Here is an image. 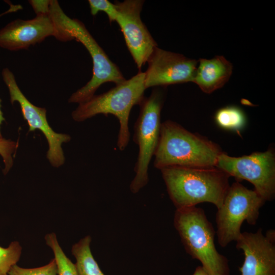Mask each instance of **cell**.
I'll use <instances>...</instances> for the list:
<instances>
[{
    "label": "cell",
    "instance_id": "cell-1",
    "mask_svg": "<svg viewBox=\"0 0 275 275\" xmlns=\"http://www.w3.org/2000/svg\"><path fill=\"white\" fill-rule=\"evenodd\" d=\"M48 14L56 27V39L63 42L74 39L80 42L88 51L93 62L91 79L70 96L68 100L69 103L85 102L95 95L102 84L112 82L117 85L126 80L118 67L109 59L85 24L77 19L68 16L58 1L50 0Z\"/></svg>",
    "mask_w": 275,
    "mask_h": 275
},
{
    "label": "cell",
    "instance_id": "cell-2",
    "mask_svg": "<svg viewBox=\"0 0 275 275\" xmlns=\"http://www.w3.org/2000/svg\"><path fill=\"white\" fill-rule=\"evenodd\" d=\"M160 170L176 209L203 202L212 203L218 209L230 186V176L216 167L171 166Z\"/></svg>",
    "mask_w": 275,
    "mask_h": 275
},
{
    "label": "cell",
    "instance_id": "cell-3",
    "mask_svg": "<svg viewBox=\"0 0 275 275\" xmlns=\"http://www.w3.org/2000/svg\"><path fill=\"white\" fill-rule=\"evenodd\" d=\"M222 153L213 142L167 120L161 124L153 164L159 170L171 166L216 167Z\"/></svg>",
    "mask_w": 275,
    "mask_h": 275
},
{
    "label": "cell",
    "instance_id": "cell-4",
    "mask_svg": "<svg viewBox=\"0 0 275 275\" xmlns=\"http://www.w3.org/2000/svg\"><path fill=\"white\" fill-rule=\"evenodd\" d=\"M144 80L145 73L139 71L108 91L94 95L88 101L78 104L71 113L72 118L80 122L98 114L115 116L120 124L117 147L120 151L124 150L130 139L128 121L131 109L135 105H139L145 97Z\"/></svg>",
    "mask_w": 275,
    "mask_h": 275
},
{
    "label": "cell",
    "instance_id": "cell-5",
    "mask_svg": "<svg viewBox=\"0 0 275 275\" xmlns=\"http://www.w3.org/2000/svg\"><path fill=\"white\" fill-rule=\"evenodd\" d=\"M174 223L186 252L200 261L209 275H229L228 260L216 249L215 232L203 209L196 206L176 209Z\"/></svg>",
    "mask_w": 275,
    "mask_h": 275
},
{
    "label": "cell",
    "instance_id": "cell-6",
    "mask_svg": "<svg viewBox=\"0 0 275 275\" xmlns=\"http://www.w3.org/2000/svg\"><path fill=\"white\" fill-rule=\"evenodd\" d=\"M163 98L162 92L155 89L148 97H144L139 104L140 111L134 125L133 138L139 149L134 169L135 175L130 185L133 193L139 191L148 182L149 163L159 139Z\"/></svg>",
    "mask_w": 275,
    "mask_h": 275
},
{
    "label": "cell",
    "instance_id": "cell-7",
    "mask_svg": "<svg viewBox=\"0 0 275 275\" xmlns=\"http://www.w3.org/2000/svg\"><path fill=\"white\" fill-rule=\"evenodd\" d=\"M265 202L255 190L247 188L238 181L230 186L216 214L219 244L226 247L231 241H236L241 233L243 221L255 225L259 210Z\"/></svg>",
    "mask_w": 275,
    "mask_h": 275
},
{
    "label": "cell",
    "instance_id": "cell-8",
    "mask_svg": "<svg viewBox=\"0 0 275 275\" xmlns=\"http://www.w3.org/2000/svg\"><path fill=\"white\" fill-rule=\"evenodd\" d=\"M216 167L237 180L251 182L255 190L265 201L275 195V154L272 148L263 152L232 157L222 152Z\"/></svg>",
    "mask_w": 275,
    "mask_h": 275
},
{
    "label": "cell",
    "instance_id": "cell-9",
    "mask_svg": "<svg viewBox=\"0 0 275 275\" xmlns=\"http://www.w3.org/2000/svg\"><path fill=\"white\" fill-rule=\"evenodd\" d=\"M3 80L10 95V102H17L20 106L22 115L29 126V131L39 130L44 134L47 142L48 148L46 158L51 166L59 168L65 161L62 145L69 142L71 136L68 134L55 132L49 125L46 117V109L37 106L32 103L24 95L17 84L13 73L7 68L3 69Z\"/></svg>",
    "mask_w": 275,
    "mask_h": 275
},
{
    "label": "cell",
    "instance_id": "cell-10",
    "mask_svg": "<svg viewBox=\"0 0 275 275\" xmlns=\"http://www.w3.org/2000/svg\"><path fill=\"white\" fill-rule=\"evenodd\" d=\"M144 1H116L118 14L116 21L119 25L127 47L140 70L147 62L157 44L142 21L141 13Z\"/></svg>",
    "mask_w": 275,
    "mask_h": 275
},
{
    "label": "cell",
    "instance_id": "cell-11",
    "mask_svg": "<svg viewBox=\"0 0 275 275\" xmlns=\"http://www.w3.org/2000/svg\"><path fill=\"white\" fill-rule=\"evenodd\" d=\"M145 73L146 89L193 82L198 61L156 47L148 58Z\"/></svg>",
    "mask_w": 275,
    "mask_h": 275
},
{
    "label": "cell",
    "instance_id": "cell-12",
    "mask_svg": "<svg viewBox=\"0 0 275 275\" xmlns=\"http://www.w3.org/2000/svg\"><path fill=\"white\" fill-rule=\"evenodd\" d=\"M236 247L244 255L241 275H275V231L264 235L261 228L255 233L243 232L237 239Z\"/></svg>",
    "mask_w": 275,
    "mask_h": 275
},
{
    "label": "cell",
    "instance_id": "cell-13",
    "mask_svg": "<svg viewBox=\"0 0 275 275\" xmlns=\"http://www.w3.org/2000/svg\"><path fill=\"white\" fill-rule=\"evenodd\" d=\"M57 33L49 14L29 20L17 19L0 29V47L10 51L26 49L49 36L56 37Z\"/></svg>",
    "mask_w": 275,
    "mask_h": 275
},
{
    "label": "cell",
    "instance_id": "cell-14",
    "mask_svg": "<svg viewBox=\"0 0 275 275\" xmlns=\"http://www.w3.org/2000/svg\"><path fill=\"white\" fill-rule=\"evenodd\" d=\"M233 71L231 63L222 56L198 61L193 82L204 93L209 94L228 81Z\"/></svg>",
    "mask_w": 275,
    "mask_h": 275
},
{
    "label": "cell",
    "instance_id": "cell-15",
    "mask_svg": "<svg viewBox=\"0 0 275 275\" xmlns=\"http://www.w3.org/2000/svg\"><path fill=\"white\" fill-rule=\"evenodd\" d=\"M91 237L87 235L74 244L72 254L76 260L78 275H104L95 260L90 249Z\"/></svg>",
    "mask_w": 275,
    "mask_h": 275
},
{
    "label": "cell",
    "instance_id": "cell-16",
    "mask_svg": "<svg viewBox=\"0 0 275 275\" xmlns=\"http://www.w3.org/2000/svg\"><path fill=\"white\" fill-rule=\"evenodd\" d=\"M46 244L52 250L57 267V275H78L75 264L66 255L56 234L49 233L45 236Z\"/></svg>",
    "mask_w": 275,
    "mask_h": 275
},
{
    "label": "cell",
    "instance_id": "cell-17",
    "mask_svg": "<svg viewBox=\"0 0 275 275\" xmlns=\"http://www.w3.org/2000/svg\"><path fill=\"white\" fill-rule=\"evenodd\" d=\"M216 123L221 127L234 130L242 129L246 121L243 111L236 106H228L218 109L215 115Z\"/></svg>",
    "mask_w": 275,
    "mask_h": 275
},
{
    "label": "cell",
    "instance_id": "cell-18",
    "mask_svg": "<svg viewBox=\"0 0 275 275\" xmlns=\"http://www.w3.org/2000/svg\"><path fill=\"white\" fill-rule=\"evenodd\" d=\"M22 249L17 241H12L7 248L0 246V275H8L11 267L19 261Z\"/></svg>",
    "mask_w": 275,
    "mask_h": 275
},
{
    "label": "cell",
    "instance_id": "cell-19",
    "mask_svg": "<svg viewBox=\"0 0 275 275\" xmlns=\"http://www.w3.org/2000/svg\"><path fill=\"white\" fill-rule=\"evenodd\" d=\"M19 146L18 141L0 138V156H1L4 167L3 172L6 175L13 166V158Z\"/></svg>",
    "mask_w": 275,
    "mask_h": 275
},
{
    "label": "cell",
    "instance_id": "cell-20",
    "mask_svg": "<svg viewBox=\"0 0 275 275\" xmlns=\"http://www.w3.org/2000/svg\"><path fill=\"white\" fill-rule=\"evenodd\" d=\"M8 275H57V267L54 258L45 265L35 268H23L15 264Z\"/></svg>",
    "mask_w": 275,
    "mask_h": 275
},
{
    "label": "cell",
    "instance_id": "cell-21",
    "mask_svg": "<svg viewBox=\"0 0 275 275\" xmlns=\"http://www.w3.org/2000/svg\"><path fill=\"white\" fill-rule=\"evenodd\" d=\"M91 14L95 16L99 12L106 13L109 21H116L118 12L114 3L107 0H89Z\"/></svg>",
    "mask_w": 275,
    "mask_h": 275
},
{
    "label": "cell",
    "instance_id": "cell-22",
    "mask_svg": "<svg viewBox=\"0 0 275 275\" xmlns=\"http://www.w3.org/2000/svg\"><path fill=\"white\" fill-rule=\"evenodd\" d=\"M29 3L32 6L36 15L48 14L50 0H31L29 1Z\"/></svg>",
    "mask_w": 275,
    "mask_h": 275
},
{
    "label": "cell",
    "instance_id": "cell-23",
    "mask_svg": "<svg viewBox=\"0 0 275 275\" xmlns=\"http://www.w3.org/2000/svg\"><path fill=\"white\" fill-rule=\"evenodd\" d=\"M193 275H209L202 266H198Z\"/></svg>",
    "mask_w": 275,
    "mask_h": 275
},
{
    "label": "cell",
    "instance_id": "cell-24",
    "mask_svg": "<svg viewBox=\"0 0 275 275\" xmlns=\"http://www.w3.org/2000/svg\"><path fill=\"white\" fill-rule=\"evenodd\" d=\"M1 99L0 98V138L3 137L2 133H1V125H2L3 122L5 121V119L4 117L3 112L1 109Z\"/></svg>",
    "mask_w": 275,
    "mask_h": 275
}]
</instances>
